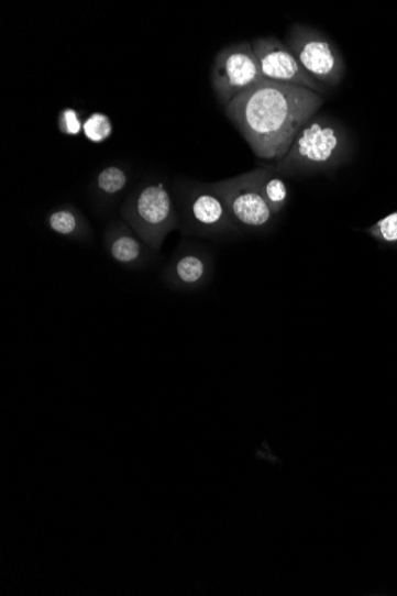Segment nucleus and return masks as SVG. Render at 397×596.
I'll return each instance as SVG.
<instances>
[{
  "instance_id": "obj_1",
  "label": "nucleus",
  "mask_w": 397,
  "mask_h": 596,
  "mask_svg": "<svg viewBox=\"0 0 397 596\" xmlns=\"http://www.w3.org/2000/svg\"><path fill=\"white\" fill-rule=\"evenodd\" d=\"M323 104V97L305 87L262 80L225 107L254 154L279 162L300 130Z\"/></svg>"
},
{
  "instance_id": "obj_2",
  "label": "nucleus",
  "mask_w": 397,
  "mask_h": 596,
  "mask_svg": "<svg viewBox=\"0 0 397 596\" xmlns=\"http://www.w3.org/2000/svg\"><path fill=\"white\" fill-rule=\"evenodd\" d=\"M349 137L345 129L328 115H315L300 130L288 153L275 163L283 177L330 173L345 163Z\"/></svg>"
},
{
  "instance_id": "obj_3",
  "label": "nucleus",
  "mask_w": 397,
  "mask_h": 596,
  "mask_svg": "<svg viewBox=\"0 0 397 596\" xmlns=\"http://www.w3.org/2000/svg\"><path fill=\"white\" fill-rule=\"evenodd\" d=\"M121 216L154 253L161 251L172 231L180 229V217L173 196L161 180L139 186L124 200Z\"/></svg>"
},
{
  "instance_id": "obj_4",
  "label": "nucleus",
  "mask_w": 397,
  "mask_h": 596,
  "mask_svg": "<svg viewBox=\"0 0 397 596\" xmlns=\"http://www.w3.org/2000/svg\"><path fill=\"white\" fill-rule=\"evenodd\" d=\"M178 195L185 235L227 238L242 232L212 184L180 185Z\"/></svg>"
},
{
  "instance_id": "obj_5",
  "label": "nucleus",
  "mask_w": 397,
  "mask_h": 596,
  "mask_svg": "<svg viewBox=\"0 0 397 596\" xmlns=\"http://www.w3.org/2000/svg\"><path fill=\"white\" fill-rule=\"evenodd\" d=\"M286 45L318 84L329 89L342 82L345 73L343 56L326 34L312 26L294 24Z\"/></svg>"
},
{
  "instance_id": "obj_6",
  "label": "nucleus",
  "mask_w": 397,
  "mask_h": 596,
  "mask_svg": "<svg viewBox=\"0 0 397 596\" xmlns=\"http://www.w3.org/2000/svg\"><path fill=\"white\" fill-rule=\"evenodd\" d=\"M260 173L261 169L256 168L239 177L212 184L242 231H267L276 221L277 214L261 192Z\"/></svg>"
},
{
  "instance_id": "obj_7",
  "label": "nucleus",
  "mask_w": 397,
  "mask_h": 596,
  "mask_svg": "<svg viewBox=\"0 0 397 596\" xmlns=\"http://www.w3.org/2000/svg\"><path fill=\"white\" fill-rule=\"evenodd\" d=\"M212 86L224 108L263 79L252 42L236 43L218 53L212 67Z\"/></svg>"
},
{
  "instance_id": "obj_8",
  "label": "nucleus",
  "mask_w": 397,
  "mask_h": 596,
  "mask_svg": "<svg viewBox=\"0 0 397 596\" xmlns=\"http://www.w3.org/2000/svg\"><path fill=\"white\" fill-rule=\"evenodd\" d=\"M252 43L264 80L305 87L319 95L328 93L327 87L318 84L302 68L286 43L276 37H261Z\"/></svg>"
},
{
  "instance_id": "obj_9",
  "label": "nucleus",
  "mask_w": 397,
  "mask_h": 596,
  "mask_svg": "<svg viewBox=\"0 0 397 596\" xmlns=\"http://www.w3.org/2000/svg\"><path fill=\"white\" fill-rule=\"evenodd\" d=\"M212 258L200 250L187 249L178 251L165 269V283L174 290L190 293L197 290L212 278Z\"/></svg>"
},
{
  "instance_id": "obj_10",
  "label": "nucleus",
  "mask_w": 397,
  "mask_h": 596,
  "mask_svg": "<svg viewBox=\"0 0 397 596\" xmlns=\"http://www.w3.org/2000/svg\"><path fill=\"white\" fill-rule=\"evenodd\" d=\"M104 244L114 263L129 269L143 268L155 254L124 221L111 222L106 230Z\"/></svg>"
},
{
  "instance_id": "obj_11",
  "label": "nucleus",
  "mask_w": 397,
  "mask_h": 596,
  "mask_svg": "<svg viewBox=\"0 0 397 596\" xmlns=\"http://www.w3.org/2000/svg\"><path fill=\"white\" fill-rule=\"evenodd\" d=\"M47 225L58 236L87 242L92 239V229L86 217L73 206H63L47 217Z\"/></svg>"
},
{
  "instance_id": "obj_12",
  "label": "nucleus",
  "mask_w": 397,
  "mask_h": 596,
  "mask_svg": "<svg viewBox=\"0 0 397 596\" xmlns=\"http://www.w3.org/2000/svg\"><path fill=\"white\" fill-rule=\"evenodd\" d=\"M260 188L269 208L279 214L287 207L289 200L288 186L274 166L260 167Z\"/></svg>"
},
{
  "instance_id": "obj_13",
  "label": "nucleus",
  "mask_w": 397,
  "mask_h": 596,
  "mask_svg": "<svg viewBox=\"0 0 397 596\" xmlns=\"http://www.w3.org/2000/svg\"><path fill=\"white\" fill-rule=\"evenodd\" d=\"M128 185V172L121 166L110 165L98 173L95 191L100 200H109L124 192Z\"/></svg>"
},
{
  "instance_id": "obj_14",
  "label": "nucleus",
  "mask_w": 397,
  "mask_h": 596,
  "mask_svg": "<svg viewBox=\"0 0 397 596\" xmlns=\"http://www.w3.org/2000/svg\"><path fill=\"white\" fill-rule=\"evenodd\" d=\"M84 136L92 143L108 141L113 134V124L108 114L95 112L84 122Z\"/></svg>"
},
{
  "instance_id": "obj_15",
  "label": "nucleus",
  "mask_w": 397,
  "mask_h": 596,
  "mask_svg": "<svg viewBox=\"0 0 397 596\" xmlns=\"http://www.w3.org/2000/svg\"><path fill=\"white\" fill-rule=\"evenodd\" d=\"M57 126L65 136H80L84 132V122L80 112L73 108L64 109L58 114Z\"/></svg>"
},
{
  "instance_id": "obj_16",
  "label": "nucleus",
  "mask_w": 397,
  "mask_h": 596,
  "mask_svg": "<svg viewBox=\"0 0 397 596\" xmlns=\"http://www.w3.org/2000/svg\"><path fill=\"white\" fill-rule=\"evenodd\" d=\"M367 234L382 243H397V211L374 224Z\"/></svg>"
}]
</instances>
